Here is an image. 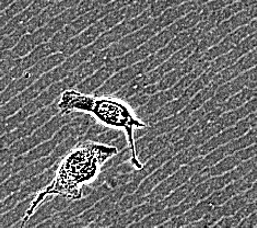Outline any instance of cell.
Returning a JSON list of instances; mask_svg holds the SVG:
<instances>
[{
    "mask_svg": "<svg viewBox=\"0 0 257 228\" xmlns=\"http://www.w3.org/2000/svg\"><path fill=\"white\" fill-rule=\"evenodd\" d=\"M113 146L85 141L71 149L60 162L53 181L35 196L23 217V224L43 203L55 196L70 201L82 199L83 187L99 176L102 166L117 155Z\"/></svg>",
    "mask_w": 257,
    "mask_h": 228,
    "instance_id": "obj_1",
    "label": "cell"
},
{
    "mask_svg": "<svg viewBox=\"0 0 257 228\" xmlns=\"http://www.w3.org/2000/svg\"><path fill=\"white\" fill-rule=\"evenodd\" d=\"M57 108L63 115L71 113H88L93 115L101 124L124 131L131 150V163L136 169L143 168L135 145V131L146 127V123L137 118L136 113L124 100L113 96H92L80 91L65 90L59 97Z\"/></svg>",
    "mask_w": 257,
    "mask_h": 228,
    "instance_id": "obj_2",
    "label": "cell"
}]
</instances>
